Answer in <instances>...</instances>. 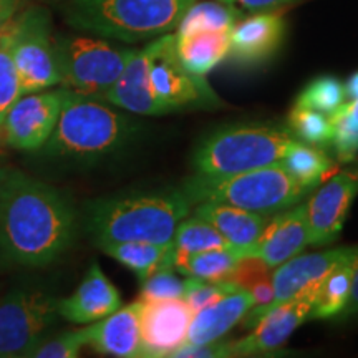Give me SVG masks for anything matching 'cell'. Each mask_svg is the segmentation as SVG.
I'll use <instances>...</instances> for the list:
<instances>
[{
    "label": "cell",
    "mask_w": 358,
    "mask_h": 358,
    "mask_svg": "<svg viewBox=\"0 0 358 358\" xmlns=\"http://www.w3.org/2000/svg\"><path fill=\"white\" fill-rule=\"evenodd\" d=\"M77 232V213L57 187L7 169L0 181V254L13 264L43 267L57 261Z\"/></svg>",
    "instance_id": "1"
},
{
    "label": "cell",
    "mask_w": 358,
    "mask_h": 358,
    "mask_svg": "<svg viewBox=\"0 0 358 358\" xmlns=\"http://www.w3.org/2000/svg\"><path fill=\"white\" fill-rule=\"evenodd\" d=\"M182 191L136 192L93 201L87 229L96 245L108 243H173L178 224L191 211Z\"/></svg>",
    "instance_id": "2"
},
{
    "label": "cell",
    "mask_w": 358,
    "mask_h": 358,
    "mask_svg": "<svg viewBox=\"0 0 358 358\" xmlns=\"http://www.w3.org/2000/svg\"><path fill=\"white\" fill-rule=\"evenodd\" d=\"M134 127L110 103L64 88L60 115L43 151L53 158L96 159L120 150L131 138Z\"/></svg>",
    "instance_id": "3"
},
{
    "label": "cell",
    "mask_w": 358,
    "mask_h": 358,
    "mask_svg": "<svg viewBox=\"0 0 358 358\" xmlns=\"http://www.w3.org/2000/svg\"><path fill=\"white\" fill-rule=\"evenodd\" d=\"M65 19L77 30L136 43L178 29L198 0H70Z\"/></svg>",
    "instance_id": "4"
},
{
    "label": "cell",
    "mask_w": 358,
    "mask_h": 358,
    "mask_svg": "<svg viewBox=\"0 0 358 358\" xmlns=\"http://www.w3.org/2000/svg\"><path fill=\"white\" fill-rule=\"evenodd\" d=\"M310 191L280 164L236 174L196 173L182 187L191 203L213 201L262 214L299 204Z\"/></svg>",
    "instance_id": "5"
},
{
    "label": "cell",
    "mask_w": 358,
    "mask_h": 358,
    "mask_svg": "<svg viewBox=\"0 0 358 358\" xmlns=\"http://www.w3.org/2000/svg\"><path fill=\"white\" fill-rule=\"evenodd\" d=\"M287 128L243 124L221 128L201 141L192 155L196 173L236 174L279 164L297 145Z\"/></svg>",
    "instance_id": "6"
},
{
    "label": "cell",
    "mask_w": 358,
    "mask_h": 358,
    "mask_svg": "<svg viewBox=\"0 0 358 358\" xmlns=\"http://www.w3.org/2000/svg\"><path fill=\"white\" fill-rule=\"evenodd\" d=\"M136 48H120L101 38L70 35L55 42L64 88L100 98L113 87Z\"/></svg>",
    "instance_id": "7"
},
{
    "label": "cell",
    "mask_w": 358,
    "mask_h": 358,
    "mask_svg": "<svg viewBox=\"0 0 358 358\" xmlns=\"http://www.w3.org/2000/svg\"><path fill=\"white\" fill-rule=\"evenodd\" d=\"M13 62L19 71L22 95L42 92L62 83L52 40L50 17L43 8L32 7L8 22Z\"/></svg>",
    "instance_id": "8"
},
{
    "label": "cell",
    "mask_w": 358,
    "mask_h": 358,
    "mask_svg": "<svg viewBox=\"0 0 358 358\" xmlns=\"http://www.w3.org/2000/svg\"><path fill=\"white\" fill-rule=\"evenodd\" d=\"M57 303L43 290H12L0 302V358L29 357L55 324Z\"/></svg>",
    "instance_id": "9"
},
{
    "label": "cell",
    "mask_w": 358,
    "mask_h": 358,
    "mask_svg": "<svg viewBox=\"0 0 358 358\" xmlns=\"http://www.w3.org/2000/svg\"><path fill=\"white\" fill-rule=\"evenodd\" d=\"M151 87L168 111L187 106L217 105L219 98L204 77H196L182 66L176 52V35L156 38V52L150 70Z\"/></svg>",
    "instance_id": "10"
},
{
    "label": "cell",
    "mask_w": 358,
    "mask_h": 358,
    "mask_svg": "<svg viewBox=\"0 0 358 358\" xmlns=\"http://www.w3.org/2000/svg\"><path fill=\"white\" fill-rule=\"evenodd\" d=\"M62 101L64 88L22 95L0 127L7 145L20 151L42 150L55 128Z\"/></svg>",
    "instance_id": "11"
},
{
    "label": "cell",
    "mask_w": 358,
    "mask_h": 358,
    "mask_svg": "<svg viewBox=\"0 0 358 358\" xmlns=\"http://www.w3.org/2000/svg\"><path fill=\"white\" fill-rule=\"evenodd\" d=\"M320 285L308 287L290 301L268 310L245 338L231 342L232 357H248L257 353H268L280 348L290 335L312 317L313 302Z\"/></svg>",
    "instance_id": "12"
},
{
    "label": "cell",
    "mask_w": 358,
    "mask_h": 358,
    "mask_svg": "<svg viewBox=\"0 0 358 358\" xmlns=\"http://www.w3.org/2000/svg\"><path fill=\"white\" fill-rule=\"evenodd\" d=\"M358 194V168L342 171L325 182L307 204L308 244L327 245L338 239Z\"/></svg>",
    "instance_id": "13"
},
{
    "label": "cell",
    "mask_w": 358,
    "mask_h": 358,
    "mask_svg": "<svg viewBox=\"0 0 358 358\" xmlns=\"http://www.w3.org/2000/svg\"><path fill=\"white\" fill-rule=\"evenodd\" d=\"M192 315L194 312L185 299L143 302L141 357H173L187 342Z\"/></svg>",
    "instance_id": "14"
},
{
    "label": "cell",
    "mask_w": 358,
    "mask_h": 358,
    "mask_svg": "<svg viewBox=\"0 0 358 358\" xmlns=\"http://www.w3.org/2000/svg\"><path fill=\"white\" fill-rule=\"evenodd\" d=\"M358 256L357 248H338L329 249L324 252H313L307 256L292 257L287 262L280 264L272 272V289H274V301L266 310L280 306V303L290 301L295 295L303 292L308 287L320 285L335 267L342 262L350 261ZM264 313V315H266Z\"/></svg>",
    "instance_id": "15"
},
{
    "label": "cell",
    "mask_w": 358,
    "mask_h": 358,
    "mask_svg": "<svg viewBox=\"0 0 358 358\" xmlns=\"http://www.w3.org/2000/svg\"><path fill=\"white\" fill-rule=\"evenodd\" d=\"M155 52L156 38L141 50H134L122 75L108 92L103 93L100 100L136 115L159 116L169 113L166 106L156 98L151 87L150 70Z\"/></svg>",
    "instance_id": "16"
},
{
    "label": "cell",
    "mask_w": 358,
    "mask_h": 358,
    "mask_svg": "<svg viewBox=\"0 0 358 358\" xmlns=\"http://www.w3.org/2000/svg\"><path fill=\"white\" fill-rule=\"evenodd\" d=\"M308 245L307 206L295 204L289 211L267 221L259 239L245 249L243 257H259L271 268L279 267Z\"/></svg>",
    "instance_id": "17"
},
{
    "label": "cell",
    "mask_w": 358,
    "mask_h": 358,
    "mask_svg": "<svg viewBox=\"0 0 358 358\" xmlns=\"http://www.w3.org/2000/svg\"><path fill=\"white\" fill-rule=\"evenodd\" d=\"M284 34L285 20L280 13H256L232 27L227 55L239 65H261L275 55L284 40Z\"/></svg>",
    "instance_id": "18"
},
{
    "label": "cell",
    "mask_w": 358,
    "mask_h": 358,
    "mask_svg": "<svg viewBox=\"0 0 358 358\" xmlns=\"http://www.w3.org/2000/svg\"><path fill=\"white\" fill-rule=\"evenodd\" d=\"M122 307V295L113 282L103 274L100 264L93 262L87 275L70 297L57 303L58 315L77 325H87L110 315Z\"/></svg>",
    "instance_id": "19"
},
{
    "label": "cell",
    "mask_w": 358,
    "mask_h": 358,
    "mask_svg": "<svg viewBox=\"0 0 358 358\" xmlns=\"http://www.w3.org/2000/svg\"><path fill=\"white\" fill-rule=\"evenodd\" d=\"M141 301L133 302L93 322V325L85 327L87 345L93 347L101 355L141 357Z\"/></svg>",
    "instance_id": "20"
},
{
    "label": "cell",
    "mask_w": 358,
    "mask_h": 358,
    "mask_svg": "<svg viewBox=\"0 0 358 358\" xmlns=\"http://www.w3.org/2000/svg\"><path fill=\"white\" fill-rule=\"evenodd\" d=\"M254 306L256 301L248 289H237L224 295L219 301L201 308L192 315L187 330V343L203 345V343L217 342L234 329Z\"/></svg>",
    "instance_id": "21"
},
{
    "label": "cell",
    "mask_w": 358,
    "mask_h": 358,
    "mask_svg": "<svg viewBox=\"0 0 358 358\" xmlns=\"http://www.w3.org/2000/svg\"><path fill=\"white\" fill-rule=\"evenodd\" d=\"M194 216L209 222L221 232L224 239L243 256L245 249L259 239L268 221V214L245 211L236 206L204 201L194 209Z\"/></svg>",
    "instance_id": "22"
},
{
    "label": "cell",
    "mask_w": 358,
    "mask_h": 358,
    "mask_svg": "<svg viewBox=\"0 0 358 358\" xmlns=\"http://www.w3.org/2000/svg\"><path fill=\"white\" fill-rule=\"evenodd\" d=\"M231 32H198L176 35V52L179 60L189 73L206 77L229 52Z\"/></svg>",
    "instance_id": "23"
},
{
    "label": "cell",
    "mask_w": 358,
    "mask_h": 358,
    "mask_svg": "<svg viewBox=\"0 0 358 358\" xmlns=\"http://www.w3.org/2000/svg\"><path fill=\"white\" fill-rule=\"evenodd\" d=\"M98 248L134 272L140 282L158 268L173 267L174 250H176L174 243H108Z\"/></svg>",
    "instance_id": "24"
},
{
    "label": "cell",
    "mask_w": 358,
    "mask_h": 358,
    "mask_svg": "<svg viewBox=\"0 0 358 358\" xmlns=\"http://www.w3.org/2000/svg\"><path fill=\"white\" fill-rule=\"evenodd\" d=\"M176 248V245H174ZM243 257L234 248L227 249H209L201 252H185V250H174L173 267L182 275H194L208 280L227 279Z\"/></svg>",
    "instance_id": "25"
},
{
    "label": "cell",
    "mask_w": 358,
    "mask_h": 358,
    "mask_svg": "<svg viewBox=\"0 0 358 358\" xmlns=\"http://www.w3.org/2000/svg\"><path fill=\"white\" fill-rule=\"evenodd\" d=\"M243 19V12L232 3L196 2L187 8L178 25L176 35H191L198 32H231V29Z\"/></svg>",
    "instance_id": "26"
},
{
    "label": "cell",
    "mask_w": 358,
    "mask_h": 358,
    "mask_svg": "<svg viewBox=\"0 0 358 358\" xmlns=\"http://www.w3.org/2000/svg\"><path fill=\"white\" fill-rule=\"evenodd\" d=\"M357 257L342 262L322 280L310 319H330L343 310L350 295L353 264Z\"/></svg>",
    "instance_id": "27"
},
{
    "label": "cell",
    "mask_w": 358,
    "mask_h": 358,
    "mask_svg": "<svg viewBox=\"0 0 358 358\" xmlns=\"http://www.w3.org/2000/svg\"><path fill=\"white\" fill-rule=\"evenodd\" d=\"M279 164L285 171L292 174L299 182L310 187V189L319 186L322 178L334 168L332 159L320 148L303 145V143H297L280 159Z\"/></svg>",
    "instance_id": "28"
},
{
    "label": "cell",
    "mask_w": 358,
    "mask_h": 358,
    "mask_svg": "<svg viewBox=\"0 0 358 358\" xmlns=\"http://www.w3.org/2000/svg\"><path fill=\"white\" fill-rule=\"evenodd\" d=\"M345 100L343 83L332 75H322L308 82L295 100V106L310 108L330 116L345 103Z\"/></svg>",
    "instance_id": "29"
},
{
    "label": "cell",
    "mask_w": 358,
    "mask_h": 358,
    "mask_svg": "<svg viewBox=\"0 0 358 358\" xmlns=\"http://www.w3.org/2000/svg\"><path fill=\"white\" fill-rule=\"evenodd\" d=\"M173 243L176 245V249L185 250V252L232 248L216 227H213L211 224L196 216L178 224Z\"/></svg>",
    "instance_id": "30"
},
{
    "label": "cell",
    "mask_w": 358,
    "mask_h": 358,
    "mask_svg": "<svg viewBox=\"0 0 358 358\" xmlns=\"http://www.w3.org/2000/svg\"><path fill=\"white\" fill-rule=\"evenodd\" d=\"M289 131L297 141L308 146H327L332 140V123L330 118L320 111L294 106L289 115Z\"/></svg>",
    "instance_id": "31"
},
{
    "label": "cell",
    "mask_w": 358,
    "mask_h": 358,
    "mask_svg": "<svg viewBox=\"0 0 358 358\" xmlns=\"http://www.w3.org/2000/svg\"><path fill=\"white\" fill-rule=\"evenodd\" d=\"M7 25L0 29V127L13 103L22 96L20 77L13 62L10 34H8Z\"/></svg>",
    "instance_id": "32"
},
{
    "label": "cell",
    "mask_w": 358,
    "mask_h": 358,
    "mask_svg": "<svg viewBox=\"0 0 358 358\" xmlns=\"http://www.w3.org/2000/svg\"><path fill=\"white\" fill-rule=\"evenodd\" d=\"M241 289L234 282L222 279V280H208L201 277L189 275V279L185 280V294L182 299L187 302L192 312H198L201 308L211 306L213 302L219 301L224 295L234 292Z\"/></svg>",
    "instance_id": "33"
},
{
    "label": "cell",
    "mask_w": 358,
    "mask_h": 358,
    "mask_svg": "<svg viewBox=\"0 0 358 358\" xmlns=\"http://www.w3.org/2000/svg\"><path fill=\"white\" fill-rule=\"evenodd\" d=\"M174 267H163L141 280V302L169 301V299H182L185 294V280L178 277Z\"/></svg>",
    "instance_id": "34"
},
{
    "label": "cell",
    "mask_w": 358,
    "mask_h": 358,
    "mask_svg": "<svg viewBox=\"0 0 358 358\" xmlns=\"http://www.w3.org/2000/svg\"><path fill=\"white\" fill-rule=\"evenodd\" d=\"M329 118L332 123L330 145L334 146L335 156L342 163H350L358 155V127L350 122L343 105Z\"/></svg>",
    "instance_id": "35"
},
{
    "label": "cell",
    "mask_w": 358,
    "mask_h": 358,
    "mask_svg": "<svg viewBox=\"0 0 358 358\" xmlns=\"http://www.w3.org/2000/svg\"><path fill=\"white\" fill-rule=\"evenodd\" d=\"M83 345H87V330H73L50 340H42L29 353V358H75L80 355Z\"/></svg>",
    "instance_id": "36"
},
{
    "label": "cell",
    "mask_w": 358,
    "mask_h": 358,
    "mask_svg": "<svg viewBox=\"0 0 358 358\" xmlns=\"http://www.w3.org/2000/svg\"><path fill=\"white\" fill-rule=\"evenodd\" d=\"M272 268L259 257H241L236 267L227 277V280L234 282L237 287L250 289L252 285L262 280L272 279Z\"/></svg>",
    "instance_id": "37"
},
{
    "label": "cell",
    "mask_w": 358,
    "mask_h": 358,
    "mask_svg": "<svg viewBox=\"0 0 358 358\" xmlns=\"http://www.w3.org/2000/svg\"><path fill=\"white\" fill-rule=\"evenodd\" d=\"M173 357H191V358H222V357H232L231 342H211L203 343V345H194V343H185L179 347Z\"/></svg>",
    "instance_id": "38"
},
{
    "label": "cell",
    "mask_w": 358,
    "mask_h": 358,
    "mask_svg": "<svg viewBox=\"0 0 358 358\" xmlns=\"http://www.w3.org/2000/svg\"><path fill=\"white\" fill-rule=\"evenodd\" d=\"M221 2L232 3L236 7H243L245 10H272V8L287 6V3L294 2V0H221Z\"/></svg>",
    "instance_id": "39"
},
{
    "label": "cell",
    "mask_w": 358,
    "mask_h": 358,
    "mask_svg": "<svg viewBox=\"0 0 358 358\" xmlns=\"http://www.w3.org/2000/svg\"><path fill=\"white\" fill-rule=\"evenodd\" d=\"M342 319H353L358 317V257L355 264H353V274H352V287L350 295H348L347 306L343 307V310L338 313Z\"/></svg>",
    "instance_id": "40"
},
{
    "label": "cell",
    "mask_w": 358,
    "mask_h": 358,
    "mask_svg": "<svg viewBox=\"0 0 358 358\" xmlns=\"http://www.w3.org/2000/svg\"><path fill=\"white\" fill-rule=\"evenodd\" d=\"M22 0H0V29H3L19 10Z\"/></svg>",
    "instance_id": "41"
},
{
    "label": "cell",
    "mask_w": 358,
    "mask_h": 358,
    "mask_svg": "<svg viewBox=\"0 0 358 358\" xmlns=\"http://www.w3.org/2000/svg\"><path fill=\"white\" fill-rule=\"evenodd\" d=\"M343 88H345V98L348 101L358 100V71H355V73L347 80Z\"/></svg>",
    "instance_id": "42"
},
{
    "label": "cell",
    "mask_w": 358,
    "mask_h": 358,
    "mask_svg": "<svg viewBox=\"0 0 358 358\" xmlns=\"http://www.w3.org/2000/svg\"><path fill=\"white\" fill-rule=\"evenodd\" d=\"M343 108H345L350 122L358 127V100L350 101V103H343Z\"/></svg>",
    "instance_id": "43"
},
{
    "label": "cell",
    "mask_w": 358,
    "mask_h": 358,
    "mask_svg": "<svg viewBox=\"0 0 358 358\" xmlns=\"http://www.w3.org/2000/svg\"><path fill=\"white\" fill-rule=\"evenodd\" d=\"M6 173H7V168L0 166V181H2V178H3V176H6Z\"/></svg>",
    "instance_id": "44"
}]
</instances>
